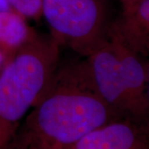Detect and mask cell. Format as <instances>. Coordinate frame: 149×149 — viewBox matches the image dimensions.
<instances>
[{
	"instance_id": "cell-1",
	"label": "cell",
	"mask_w": 149,
	"mask_h": 149,
	"mask_svg": "<svg viewBox=\"0 0 149 149\" xmlns=\"http://www.w3.org/2000/svg\"><path fill=\"white\" fill-rule=\"evenodd\" d=\"M122 117L95 91L85 61L59 65L53 80L19 125L11 149H68L95 128Z\"/></svg>"
},
{
	"instance_id": "cell-2",
	"label": "cell",
	"mask_w": 149,
	"mask_h": 149,
	"mask_svg": "<svg viewBox=\"0 0 149 149\" xmlns=\"http://www.w3.org/2000/svg\"><path fill=\"white\" fill-rule=\"evenodd\" d=\"M60 43L38 33L0 69V124L17 129L47 91L60 65Z\"/></svg>"
},
{
	"instance_id": "cell-3",
	"label": "cell",
	"mask_w": 149,
	"mask_h": 149,
	"mask_svg": "<svg viewBox=\"0 0 149 149\" xmlns=\"http://www.w3.org/2000/svg\"><path fill=\"white\" fill-rule=\"evenodd\" d=\"M51 35L83 57L105 39L110 24L105 0H42Z\"/></svg>"
},
{
	"instance_id": "cell-4",
	"label": "cell",
	"mask_w": 149,
	"mask_h": 149,
	"mask_svg": "<svg viewBox=\"0 0 149 149\" xmlns=\"http://www.w3.org/2000/svg\"><path fill=\"white\" fill-rule=\"evenodd\" d=\"M85 58L87 72L95 91L122 118L149 123L133 102L124 83L117 57L108 37Z\"/></svg>"
},
{
	"instance_id": "cell-5",
	"label": "cell",
	"mask_w": 149,
	"mask_h": 149,
	"mask_svg": "<svg viewBox=\"0 0 149 149\" xmlns=\"http://www.w3.org/2000/svg\"><path fill=\"white\" fill-rule=\"evenodd\" d=\"M68 149H149V123L118 118L91 131Z\"/></svg>"
},
{
	"instance_id": "cell-6",
	"label": "cell",
	"mask_w": 149,
	"mask_h": 149,
	"mask_svg": "<svg viewBox=\"0 0 149 149\" xmlns=\"http://www.w3.org/2000/svg\"><path fill=\"white\" fill-rule=\"evenodd\" d=\"M108 37L117 57L124 83L133 102L145 117L149 119V104L147 97V65L139 52L123 37L117 23L110 24Z\"/></svg>"
},
{
	"instance_id": "cell-7",
	"label": "cell",
	"mask_w": 149,
	"mask_h": 149,
	"mask_svg": "<svg viewBox=\"0 0 149 149\" xmlns=\"http://www.w3.org/2000/svg\"><path fill=\"white\" fill-rule=\"evenodd\" d=\"M37 34L27 18L17 12L12 8L0 10V51L6 61L31 42Z\"/></svg>"
},
{
	"instance_id": "cell-8",
	"label": "cell",
	"mask_w": 149,
	"mask_h": 149,
	"mask_svg": "<svg viewBox=\"0 0 149 149\" xmlns=\"http://www.w3.org/2000/svg\"><path fill=\"white\" fill-rule=\"evenodd\" d=\"M117 25L134 49L146 56L149 48V0H141L123 9V19Z\"/></svg>"
},
{
	"instance_id": "cell-9",
	"label": "cell",
	"mask_w": 149,
	"mask_h": 149,
	"mask_svg": "<svg viewBox=\"0 0 149 149\" xmlns=\"http://www.w3.org/2000/svg\"><path fill=\"white\" fill-rule=\"evenodd\" d=\"M13 10L28 19L42 17V0H6Z\"/></svg>"
},
{
	"instance_id": "cell-10",
	"label": "cell",
	"mask_w": 149,
	"mask_h": 149,
	"mask_svg": "<svg viewBox=\"0 0 149 149\" xmlns=\"http://www.w3.org/2000/svg\"><path fill=\"white\" fill-rule=\"evenodd\" d=\"M17 130L0 124V149H10Z\"/></svg>"
},
{
	"instance_id": "cell-11",
	"label": "cell",
	"mask_w": 149,
	"mask_h": 149,
	"mask_svg": "<svg viewBox=\"0 0 149 149\" xmlns=\"http://www.w3.org/2000/svg\"><path fill=\"white\" fill-rule=\"evenodd\" d=\"M146 56H148V62L147 64V74H148V83H147V97H148V101L149 104V48L147 51Z\"/></svg>"
},
{
	"instance_id": "cell-12",
	"label": "cell",
	"mask_w": 149,
	"mask_h": 149,
	"mask_svg": "<svg viewBox=\"0 0 149 149\" xmlns=\"http://www.w3.org/2000/svg\"><path fill=\"white\" fill-rule=\"evenodd\" d=\"M7 8H10V7L8 6L6 0H0V10L7 9Z\"/></svg>"
},
{
	"instance_id": "cell-13",
	"label": "cell",
	"mask_w": 149,
	"mask_h": 149,
	"mask_svg": "<svg viewBox=\"0 0 149 149\" xmlns=\"http://www.w3.org/2000/svg\"><path fill=\"white\" fill-rule=\"evenodd\" d=\"M5 57H4V56H3V54L2 53L1 51H0V69L2 68V66H3V64L5 63Z\"/></svg>"
},
{
	"instance_id": "cell-14",
	"label": "cell",
	"mask_w": 149,
	"mask_h": 149,
	"mask_svg": "<svg viewBox=\"0 0 149 149\" xmlns=\"http://www.w3.org/2000/svg\"><path fill=\"white\" fill-rule=\"evenodd\" d=\"M120 1L122 2L123 5V8L127 7V6L129 4V3H130V0H120Z\"/></svg>"
},
{
	"instance_id": "cell-15",
	"label": "cell",
	"mask_w": 149,
	"mask_h": 149,
	"mask_svg": "<svg viewBox=\"0 0 149 149\" xmlns=\"http://www.w3.org/2000/svg\"><path fill=\"white\" fill-rule=\"evenodd\" d=\"M20 149H43L41 148H37V147H35V146H27V147H24Z\"/></svg>"
}]
</instances>
